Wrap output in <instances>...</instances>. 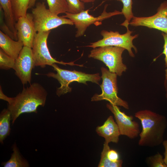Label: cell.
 Masks as SVG:
<instances>
[{
	"mask_svg": "<svg viewBox=\"0 0 167 167\" xmlns=\"http://www.w3.org/2000/svg\"><path fill=\"white\" fill-rule=\"evenodd\" d=\"M47 95L45 88L37 83H32L29 87H24L22 92L14 97L5 95L0 86V98L8 102L7 109L11 113L12 124L23 113H37V108L45 105Z\"/></svg>",
	"mask_w": 167,
	"mask_h": 167,
	"instance_id": "1",
	"label": "cell"
},
{
	"mask_svg": "<svg viewBox=\"0 0 167 167\" xmlns=\"http://www.w3.org/2000/svg\"><path fill=\"white\" fill-rule=\"evenodd\" d=\"M135 116L140 121L142 127L139 145L154 147L162 143L167 127L166 117L147 109L136 112Z\"/></svg>",
	"mask_w": 167,
	"mask_h": 167,
	"instance_id": "2",
	"label": "cell"
},
{
	"mask_svg": "<svg viewBox=\"0 0 167 167\" xmlns=\"http://www.w3.org/2000/svg\"><path fill=\"white\" fill-rule=\"evenodd\" d=\"M56 73L50 72L45 75L49 77L57 79L61 84L57 89V95L60 96L71 91V88L69 84L73 82H77L87 84V82L90 81L97 84L101 79L99 73L88 74L82 72L75 71H70L62 69L56 64L52 66Z\"/></svg>",
	"mask_w": 167,
	"mask_h": 167,
	"instance_id": "3",
	"label": "cell"
},
{
	"mask_svg": "<svg viewBox=\"0 0 167 167\" xmlns=\"http://www.w3.org/2000/svg\"><path fill=\"white\" fill-rule=\"evenodd\" d=\"M125 49L113 46H104L93 49L88 57L102 62L109 71L120 76L127 69L122 62V54Z\"/></svg>",
	"mask_w": 167,
	"mask_h": 167,
	"instance_id": "4",
	"label": "cell"
},
{
	"mask_svg": "<svg viewBox=\"0 0 167 167\" xmlns=\"http://www.w3.org/2000/svg\"><path fill=\"white\" fill-rule=\"evenodd\" d=\"M32 12L36 32L50 31L62 25L74 24L69 19L59 16L51 12L46 8L44 2L36 3Z\"/></svg>",
	"mask_w": 167,
	"mask_h": 167,
	"instance_id": "5",
	"label": "cell"
},
{
	"mask_svg": "<svg viewBox=\"0 0 167 167\" xmlns=\"http://www.w3.org/2000/svg\"><path fill=\"white\" fill-rule=\"evenodd\" d=\"M102 73V84L100 85L102 90L100 94H95L92 98L91 101L105 100L114 105L120 106L126 109H129L128 103L117 95V75L110 72L104 67L101 68Z\"/></svg>",
	"mask_w": 167,
	"mask_h": 167,
	"instance_id": "6",
	"label": "cell"
},
{
	"mask_svg": "<svg viewBox=\"0 0 167 167\" xmlns=\"http://www.w3.org/2000/svg\"><path fill=\"white\" fill-rule=\"evenodd\" d=\"M127 31L123 34H121L118 31H108L102 30L101 34L103 38L96 42L91 43L90 45L86 46L93 49L101 46H113L121 47L127 50L129 55L132 57H135L132 49L133 48L135 52H137L136 47L133 45L134 39L138 36V34L131 35L133 32L130 30L128 27H126Z\"/></svg>",
	"mask_w": 167,
	"mask_h": 167,
	"instance_id": "7",
	"label": "cell"
},
{
	"mask_svg": "<svg viewBox=\"0 0 167 167\" xmlns=\"http://www.w3.org/2000/svg\"><path fill=\"white\" fill-rule=\"evenodd\" d=\"M50 31L37 32L32 44V50L34 62V66L44 68L46 65L52 66L57 63L64 65H77L83 66V65L75 64L74 62H65L57 60L51 55L47 45V40Z\"/></svg>",
	"mask_w": 167,
	"mask_h": 167,
	"instance_id": "8",
	"label": "cell"
},
{
	"mask_svg": "<svg viewBox=\"0 0 167 167\" xmlns=\"http://www.w3.org/2000/svg\"><path fill=\"white\" fill-rule=\"evenodd\" d=\"M108 5L106 4L101 15L95 17L89 13V10H84L78 13L72 14L66 12L65 15L61 17L70 19L75 24L77 31L75 36L78 37L84 35L87 28L90 25L94 24L96 26L101 24V21L105 19L109 18L117 15L122 14L121 12L115 10L111 12H107L106 11Z\"/></svg>",
	"mask_w": 167,
	"mask_h": 167,
	"instance_id": "9",
	"label": "cell"
},
{
	"mask_svg": "<svg viewBox=\"0 0 167 167\" xmlns=\"http://www.w3.org/2000/svg\"><path fill=\"white\" fill-rule=\"evenodd\" d=\"M129 24L156 29L167 34V1L160 4L155 15L148 17L134 16Z\"/></svg>",
	"mask_w": 167,
	"mask_h": 167,
	"instance_id": "10",
	"label": "cell"
},
{
	"mask_svg": "<svg viewBox=\"0 0 167 167\" xmlns=\"http://www.w3.org/2000/svg\"><path fill=\"white\" fill-rule=\"evenodd\" d=\"M106 107L113 114L121 135L132 139L139 135L140 133L139 125L133 120L132 116L127 115L121 111L118 106L110 103L106 105Z\"/></svg>",
	"mask_w": 167,
	"mask_h": 167,
	"instance_id": "11",
	"label": "cell"
},
{
	"mask_svg": "<svg viewBox=\"0 0 167 167\" xmlns=\"http://www.w3.org/2000/svg\"><path fill=\"white\" fill-rule=\"evenodd\" d=\"M34 67L32 48L24 46L15 60L13 68L15 75L23 84L30 83L32 71Z\"/></svg>",
	"mask_w": 167,
	"mask_h": 167,
	"instance_id": "12",
	"label": "cell"
},
{
	"mask_svg": "<svg viewBox=\"0 0 167 167\" xmlns=\"http://www.w3.org/2000/svg\"><path fill=\"white\" fill-rule=\"evenodd\" d=\"M15 27L18 40L22 41L24 46L32 48L36 33L32 13H27L20 17L16 22Z\"/></svg>",
	"mask_w": 167,
	"mask_h": 167,
	"instance_id": "13",
	"label": "cell"
},
{
	"mask_svg": "<svg viewBox=\"0 0 167 167\" xmlns=\"http://www.w3.org/2000/svg\"><path fill=\"white\" fill-rule=\"evenodd\" d=\"M96 132L108 143H117L120 135L118 125L112 116H109L103 124L96 127Z\"/></svg>",
	"mask_w": 167,
	"mask_h": 167,
	"instance_id": "14",
	"label": "cell"
},
{
	"mask_svg": "<svg viewBox=\"0 0 167 167\" xmlns=\"http://www.w3.org/2000/svg\"><path fill=\"white\" fill-rule=\"evenodd\" d=\"M24 46L23 43L14 40L0 31V47L5 53L16 60Z\"/></svg>",
	"mask_w": 167,
	"mask_h": 167,
	"instance_id": "15",
	"label": "cell"
},
{
	"mask_svg": "<svg viewBox=\"0 0 167 167\" xmlns=\"http://www.w3.org/2000/svg\"><path fill=\"white\" fill-rule=\"evenodd\" d=\"M11 114L7 109H4L0 114V142L1 144L9 135L10 131V121Z\"/></svg>",
	"mask_w": 167,
	"mask_h": 167,
	"instance_id": "16",
	"label": "cell"
},
{
	"mask_svg": "<svg viewBox=\"0 0 167 167\" xmlns=\"http://www.w3.org/2000/svg\"><path fill=\"white\" fill-rule=\"evenodd\" d=\"M0 7L3 12L5 22L11 30L17 37L15 27L16 22L12 10L11 0H0Z\"/></svg>",
	"mask_w": 167,
	"mask_h": 167,
	"instance_id": "17",
	"label": "cell"
},
{
	"mask_svg": "<svg viewBox=\"0 0 167 167\" xmlns=\"http://www.w3.org/2000/svg\"><path fill=\"white\" fill-rule=\"evenodd\" d=\"M12 149L13 152L10 159L2 163L3 166L4 167H29L28 162L21 155L16 143L13 144Z\"/></svg>",
	"mask_w": 167,
	"mask_h": 167,
	"instance_id": "18",
	"label": "cell"
},
{
	"mask_svg": "<svg viewBox=\"0 0 167 167\" xmlns=\"http://www.w3.org/2000/svg\"><path fill=\"white\" fill-rule=\"evenodd\" d=\"M30 0H11L12 10L16 22L20 17L27 14Z\"/></svg>",
	"mask_w": 167,
	"mask_h": 167,
	"instance_id": "19",
	"label": "cell"
},
{
	"mask_svg": "<svg viewBox=\"0 0 167 167\" xmlns=\"http://www.w3.org/2000/svg\"><path fill=\"white\" fill-rule=\"evenodd\" d=\"M48 4L49 10L52 13L58 15L68 12V6L66 0H44Z\"/></svg>",
	"mask_w": 167,
	"mask_h": 167,
	"instance_id": "20",
	"label": "cell"
},
{
	"mask_svg": "<svg viewBox=\"0 0 167 167\" xmlns=\"http://www.w3.org/2000/svg\"><path fill=\"white\" fill-rule=\"evenodd\" d=\"M109 143L105 141L103 150L101 152V159L98 167H121L123 161L119 160L116 162H113L109 160L107 157V153L110 148Z\"/></svg>",
	"mask_w": 167,
	"mask_h": 167,
	"instance_id": "21",
	"label": "cell"
},
{
	"mask_svg": "<svg viewBox=\"0 0 167 167\" xmlns=\"http://www.w3.org/2000/svg\"><path fill=\"white\" fill-rule=\"evenodd\" d=\"M122 2L123 8L121 12L125 18V20L120 25L125 26L129 25V23L134 16L132 11V0H119Z\"/></svg>",
	"mask_w": 167,
	"mask_h": 167,
	"instance_id": "22",
	"label": "cell"
},
{
	"mask_svg": "<svg viewBox=\"0 0 167 167\" xmlns=\"http://www.w3.org/2000/svg\"><path fill=\"white\" fill-rule=\"evenodd\" d=\"M15 59L5 53L0 49V68L1 69L8 70L13 69Z\"/></svg>",
	"mask_w": 167,
	"mask_h": 167,
	"instance_id": "23",
	"label": "cell"
},
{
	"mask_svg": "<svg viewBox=\"0 0 167 167\" xmlns=\"http://www.w3.org/2000/svg\"><path fill=\"white\" fill-rule=\"evenodd\" d=\"M147 161L151 167H167L163 156L159 152L148 157L147 158Z\"/></svg>",
	"mask_w": 167,
	"mask_h": 167,
	"instance_id": "24",
	"label": "cell"
},
{
	"mask_svg": "<svg viewBox=\"0 0 167 167\" xmlns=\"http://www.w3.org/2000/svg\"><path fill=\"white\" fill-rule=\"evenodd\" d=\"M68 6V12L78 13L84 10V3L80 0H66Z\"/></svg>",
	"mask_w": 167,
	"mask_h": 167,
	"instance_id": "25",
	"label": "cell"
},
{
	"mask_svg": "<svg viewBox=\"0 0 167 167\" xmlns=\"http://www.w3.org/2000/svg\"><path fill=\"white\" fill-rule=\"evenodd\" d=\"M0 31L12 39L18 40L17 37L11 30L6 24L4 17V15L2 9L0 7Z\"/></svg>",
	"mask_w": 167,
	"mask_h": 167,
	"instance_id": "26",
	"label": "cell"
},
{
	"mask_svg": "<svg viewBox=\"0 0 167 167\" xmlns=\"http://www.w3.org/2000/svg\"><path fill=\"white\" fill-rule=\"evenodd\" d=\"M107 156L109 160L112 162H116L120 160L118 153L113 149L110 148L107 152Z\"/></svg>",
	"mask_w": 167,
	"mask_h": 167,
	"instance_id": "27",
	"label": "cell"
},
{
	"mask_svg": "<svg viewBox=\"0 0 167 167\" xmlns=\"http://www.w3.org/2000/svg\"><path fill=\"white\" fill-rule=\"evenodd\" d=\"M162 35L164 40V44L163 46V50L162 54L165 55V64L166 69L165 70V77L167 76V34L163 32H162Z\"/></svg>",
	"mask_w": 167,
	"mask_h": 167,
	"instance_id": "28",
	"label": "cell"
},
{
	"mask_svg": "<svg viewBox=\"0 0 167 167\" xmlns=\"http://www.w3.org/2000/svg\"><path fill=\"white\" fill-rule=\"evenodd\" d=\"M162 144L165 148L164 160L165 164L167 165V140H164Z\"/></svg>",
	"mask_w": 167,
	"mask_h": 167,
	"instance_id": "29",
	"label": "cell"
},
{
	"mask_svg": "<svg viewBox=\"0 0 167 167\" xmlns=\"http://www.w3.org/2000/svg\"><path fill=\"white\" fill-rule=\"evenodd\" d=\"M36 0H30L28 6V9L32 8L36 4Z\"/></svg>",
	"mask_w": 167,
	"mask_h": 167,
	"instance_id": "30",
	"label": "cell"
},
{
	"mask_svg": "<svg viewBox=\"0 0 167 167\" xmlns=\"http://www.w3.org/2000/svg\"><path fill=\"white\" fill-rule=\"evenodd\" d=\"M164 85L166 91V97L167 99V76L165 77V79L164 82Z\"/></svg>",
	"mask_w": 167,
	"mask_h": 167,
	"instance_id": "31",
	"label": "cell"
},
{
	"mask_svg": "<svg viewBox=\"0 0 167 167\" xmlns=\"http://www.w3.org/2000/svg\"><path fill=\"white\" fill-rule=\"evenodd\" d=\"M80 0L84 3H88V2H94L96 0Z\"/></svg>",
	"mask_w": 167,
	"mask_h": 167,
	"instance_id": "32",
	"label": "cell"
}]
</instances>
